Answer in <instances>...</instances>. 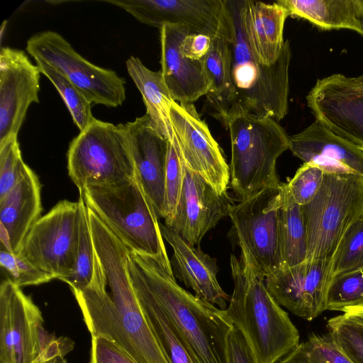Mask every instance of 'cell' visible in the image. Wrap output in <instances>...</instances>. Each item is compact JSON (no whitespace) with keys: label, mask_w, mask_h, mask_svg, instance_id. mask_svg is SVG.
I'll list each match as a JSON object with an SVG mask.
<instances>
[{"label":"cell","mask_w":363,"mask_h":363,"mask_svg":"<svg viewBox=\"0 0 363 363\" xmlns=\"http://www.w3.org/2000/svg\"><path fill=\"white\" fill-rule=\"evenodd\" d=\"M80 220L79 200L60 201L36 221L16 255L62 281L75 265Z\"/></svg>","instance_id":"11"},{"label":"cell","mask_w":363,"mask_h":363,"mask_svg":"<svg viewBox=\"0 0 363 363\" xmlns=\"http://www.w3.org/2000/svg\"><path fill=\"white\" fill-rule=\"evenodd\" d=\"M134 162L135 178L152 203L158 216L164 212V177L167 152L166 139L147 114L125 124Z\"/></svg>","instance_id":"19"},{"label":"cell","mask_w":363,"mask_h":363,"mask_svg":"<svg viewBox=\"0 0 363 363\" xmlns=\"http://www.w3.org/2000/svg\"><path fill=\"white\" fill-rule=\"evenodd\" d=\"M293 155L325 173L354 174L363 177V151L315 121L290 137Z\"/></svg>","instance_id":"21"},{"label":"cell","mask_w":363,"mask_h":363,"mask_svg":"<svg viewBox=\"0 0 363 363\" xmlns=\"http://www.w3.org/2000/svg\"><path fill=\"white\" fill-rule=\"evenodd\" d=\"M91 363H138L112 341L91 337Z\"/></svg>","instance_id":"40"},{"label":"cell","mask_w":363,"mask_h":363,"mask_svg":"<svg viewBox=\"0 0 363 363\" xmlns=\"http://www.w3.org/2000/svg\"><path fill=\"white\" fill-rule=\"evenodd\" d=\"M279 254L281 267H291L307 257V233L303 206L296 203L284 183L279 216Z\"/></svg>","instance_id":"29"},{"label":"cell","mask_w":363,"mask_h":363,"mask_svg":"<svg viewBox=\"0 0 363 363\" xmlns=\"http://www.w3.org/2000/svg\"><path fill=\"white\" fill-rule=\"evenodd\" d=\"M127 267L172 321L199 363H227L226 340L233 324L225 310L181 287L169 259L130 252Z\"/></svg>","instance_id":"2"},{"label":"cell","mask_w":363,"mask_h":363,"mask_svg":"<svg viewBox=\"0 0 363 363\" xmlns=\"http://www.w3.org/2000/svg\"><path fill=\"white\" fill-rule=\"evenodd\" d=\"M184 163V162H183ZM233 202L227 193L219 194L205 179L184 164V181L173 215L164 225L192 246L223 218Z\"/></svg>","instance_id":"18"},{"label":"cell","mask_w":363,"mask_h":363,"mask_svg":"<svg viewBox=\"0 0 363 363\" xmlns=\"http://www.w3.org/2000/svg\"><path fill=\"white\" fill-rule=\"evenodd\" d=\"M184 181V163L174 136L167 142L164 177V212L163 218H170L176 208Z\"/></svg>","instance_id":"36"},{"label":"cell","mask_w":363,"mask_h":363,"mask_svg":"<svg viewBox=\"0 0 363 363\" xmlns=\"http://www.w3.org/2000/svg\"><path fill=\"white\" fill-rule=\"evenodd\" d=\"M146 25L187 27L211 38L230 32L226 0H106Z\"/></svg>","instance_id":"15"},{"label":"cell","mask_w":363,"mask_h":363,"mask_svg":"<svg viewBox=\"0 0 363 363\" xmlns=\"http://www.w3.org/2000/svg\"><path fill=\"white\" fill-rule=\"evenodd\" d=\"M331 260L306 259L281 267L264 279L266 286L280 305L293 314L312 320L325 311L327 290L332 278Z\"/></svg>","instance_id":"16"},{"label":"cell","mask_w":363,"mask_h":363,"mask_svg":"<svg viewBox=\"0 0 363 363\" xmlns=\"http://www.w3.org/2000/svg\"><path fill=\"white\" fill-rule=\"evenodd\" d=\"M243 15L249 44L257 59L264 65L278 60L284 41L288 11L277 1L243 0Z\"/></svg>","instance_id":"24"},{"label":"cell","mask_w":363,"mask_h":363,"mask_svg":"<svg viewBox=\"0 0 363 363\" xmlns=\"http://www.w3.org/2000/svg\"><path fill=\"white\" fill-rule=\"evenodd\" d=\"M233 291L225 311L243 335L259 363H276L299 343L288 313L269 292L264 279L230 256Z\"/></svg>","instance_id":"4"},{"label":"cell","mask_w":363,"mask_h":363,"mask_svg":"<svg viewBox=\"0 0 363 363\" xmlns=\"http://www.w3.org/2000/svg\"><path fill=\"white\" fill-rule=\"evenodd\" d=\"M130 278L148 325L169 363H199L160 305L136 279Z\"/></svg>","instance_id":"28"},{"label":"cell","mask_w":363,"mask_h":363,"mask_svg":"<svg viewBox=\"0 0 363 363\" xmlns=\"http://www.w3.org/2000/svg\"><path fill=\"white\" fill-rule=\"evenodd\" d=\"M88 216L98 262L89 286L72 293L91 337L112 341L138 363H169L133 289L130 250L89 208Z\"/></svg>","instance_id":"1"},{"label":"cell","mask_w":363,"mask_h":363,"mask_svg":"<svg viewBox=\"0 0 363 363\" xmlns=\"http://www.w3.org/2000/svg\"><path fill=\"white\" fill-rule=\"evenodd\" d=\"M342 315L350 323L363 330V306L349 307L344 309Z\"/></svg>","instance_id":"44"},{"label":"cell","mask_w":363,"mask_h":363,"mask_svg":"<svg viewBox=\"0 0 363 363\" xmlns=\"http://www.w3.org/2000/svg\"><path fill=\"white\" fill-rule=\"evenodd\" d=\"M325 172L311 163H303L298 169L286 187L294 201L305 206L315 197L322 186Z\"/></svg>","instance_id":"39"},{"label":"cell","mask_w":363,"mask_h":363,"mask_svg":"<svg viewBox=\"0 0 363 363\" xmlns=\"http://www.w3.org/2000/svg\"><path fill=\"white\" fill-rule=\"evenodd\" d=\"M0 265L7 279L18 287L38 285L55 279L25 258L1 248Z\"/></svg>","instance_id":"35"},{"label":"cell","mask_w":363,"mask_h":363,"mask_svg":"<svg viewBox=\"0 0 363 363\" xmlns=\"http://www.w3.org/2000/svg\"><path fill=\"white\" fill-rule=\"evenodd\" d=\"M40 71L22 50L0 52V146L18 135L27 110L39 103Z\"/></svg>","instance_id":"17"},{"label":"cell","mask_w":363,"mask_h":363,"mask_svg":"<svg viewBox=\"0 0 363 363\" xmlns=\"http://www.w3.org/2000/svg\"><path fill=\"white\" fill-rule=\"evenodd\" d=\"M289 15L325 30L349 29L363 35V0H278Z\"/></svg>","instance_id":"26"},{"label":"cell","mask_w":363,"mask_h":363,"mask_svg":"<svg viewBox=\"0 0 363 363\" xmlns=\"http://www.w3.org/2000/svg\"><path fill=\"white\" fill-rule=\"evenodd\" d=\"M1 248L12 252L9 234L5 228L0 224Z\"/></svg>","instance_id":"45"},{"label":"cell","mask_w":363,"mask_h":363,"mask_svg":"<svg viewBox=\"0 0 363 363\" xmlns=\"http://www.w3.org/2000/svg\"><path fill=\"white\" fill-rule=\"evenodd\" d=\"M81 206L79 245L75 265L71 275L62 281L72 291L84 289L91 283L98 262L88 216L87 206L81 194L78 199Z\"/></svg>","instance_id":"30"},{"label":"cell","mask_w":363,"mask_h":363,"mask_svg":"<svg viewBox=\"0 0 363 363\" xmlns=\"http://www.w3.org/2000/svg\"><path fill=\"white\" fill-rule=\"evenodd\" d=\"M230 26L232 81L236 92L237 116L271 118L277 122L289 111L291 50L284 41L272 65L262 64L249 44L244 23L243 0H226Z\"/></svg>","instance_id":"3"},{"label":"cell","mask_w":363,"mask_h":363,"mask_svg":"<svg viewBox=\"0 0 363 363\" xmlns=\"http://www.w3.org/2000/svg\"><path fill=\"white\" fill-rule=\"evenodd\" d=\"M130 77L140 91L149 116L156 129L168 140L173 138L170 108L175 101L167 87L161 71L153 72L140 59L131 56L126 61Z\"/></svg>","instance_id":"27"},{"label":"cell","mask_w":363,"mask_h":363,"mask_svg":"<svg viewBox=\"0 0 363 363\" xmlns=\"http://www.w3.org/2000/svg\"><path fill=\"white\" fill-rule=\"evenodd\" d=\"M363 306V270L334 276L326 294L325 311Z\"/></svg>","instance_id":"34"},{"label":"cell","mask_w":363,"mask_h":363,"mask_svg":"<svg viewBox=\"0 0 363 363\" xmlns=\"http://www.w3.org/2000/svg\"><path fill=\"white\" fill-rule=\"evenodd\" d=\"M359 270H363V216L347 228L331 259L332 277Z\"/></svg>","instance_id":"33"},{"label":"cell","mask_w":363,"mask_h":363,"mask_svg":"<svg viewBox=\"0 0 363 363\" xmlns=\"http://www.w3.org/2000/svg\"><path fill=\"white\" fill-rule=\"evenodd\" d=\"M42 210L40 180L27 165L21 179L0 199V224L9 234L13 254L18 253Z\"/></svg>","instance_id":"23"},{"label":"cell","mask_w":363,"mask_h":363,"mask_svg":"<svg viewBox=\"0 0 363 363\" xmlns=\"http://www.w3.org/2000/svg\"><path fill=\"white\" fill-rule=\"evenodd\" d=\"M328 333L352 363H363V330L342 315L327 323Z\"/></svg>","instance_id":"37"},{"label":"cell","mask_w":363,"mask_h":363,"mask_svg":"<svg viewBox=\"0 0 363 363\" xmlns=\"http://www.w3.org/2000/svg\"><path fill=\"white\" fill-rule=\"evenodd\" d=\"M212 38L201 33H190L183 39L181 50L184 56L193 60H203L208 53Z\"/></svg>","instance_id":"42"},{"label":"cell","mask_w":363,"mask_h":363,"mask_svg":"<svg viewBox=\"0 0 363 363\" xmlns=\"http://www.w3.org/2000/svg\"><path fill=\"white\" fill-rule=\"evenodd\" d=\"M27 164L23 162L17 136L0 146V199L21 179Z\"/></svg>","instance_id":"38"},{"label":"cell","mask_w":363,"mask_h":363,"mask_svg":"<svg viewBox=\"0 0 363 363\" xmlns=\"http://www.w3.org/2000/svg\"><path fill=\"white\" fill-rule=\"evenodd\" d=\"M130 252L169 259L156 211L136 178L79 193Z\"/></svg>","instance_id":"5"},{"label":"cell","mask_w":363,"mask_h":363,"mask_svg":"<svg viewBox=\"0 0 363 363\" xmlns=\"http://www.w3.org/2000/svg\"><path fill=\"white\" fill-rule=\"evenodd\" d=\"M284 183L267 187L232 205L228 211L242 261L265 279L281 267L279 216Z\"/></svg>","instance_id":"9"},{"label":"cell","mask_w":363,"mask_h":363,"mask_svg":"<svg viewBox=\"0 0 363 363\" xmlns=\"http://www.w3.org/2000/svg\"><path fill=\"white\" fill-rule=\"evenodd\" d=\"M306 101L316 121L363 151V84L355 77L318 79Z\"/></svg>","instance_id":"14"},{"label":"cell","mask_w":363,"mask_h":363,"mask_svg":"<svg viewBox=\"0 0 363 363\" xmlns=\"http://www.w3.org/2000/svg\"><path fill=\"white\" fill-rule=\"evenodd\" d=\"M173 134L184 165L219 194L227 193L230 165L194 104L174 101L170 108Z\"/></svg>","instance_id":"13"},{"label":"cell","mask_w":363,"mask_h":363,"mask_svg":"<svg viewBox=\"0 0 363 363\" xmlns=\"http://www.w3.org/2000/svg\"><path fill=\"white\" fill-rule=\"evenodd\" d=\"M227 363H259L242 333L233 325L226 340Z\"/></svg>","instance_id":"41"},{"label":"cell","mask_w":363,"mask_h":363,"mask_svg":"<svg viewBox=\"0 0 363 363\" xmlns=\"http://www.w3.org/2000/svg\"><path fill=\"white\" fill-rule=\"evenodd\" d=\"M355 79L359 83L363 84V74L358 77H355Z\"/></svg>","instance_id":"46"},{"label":"cell","mask_w":363,"mask_h":363,"mask_svg":"<svg viewBox=\"0 0 363 363\" xmlns=\"http://www.w3.org/2000/svg\"><path fill=\"white\" fill-rule=\"evenodd\" d=\"M67 169L79 193L135 178L125 124L96 119L70 143Z\"/></svg>","instance_id":"8"},{"label":"cell","mask_w":363,"mask_h":363,"mask_svg":"<svg viewBox=\"0 0 363 363\" xmlns=\"http://www.w3.org/2000/svg\"><path fill=\"white\" fill-rule=\"evenodd\" d=\"M160 226L163 238L173 250L171 265L174 275L192 289L196 296L224 310L230 298L217 279L219 269L216 260L187 243L172 229L161 223Z\"/></svg>","instance_id":"22"},{"label":"cell","mask_w":363,"mask_h":363,"mask_svg":"<svg viewBox=\"0 0 363 363\" xmlns=\"http://www.w3.org/2000/svg\"><path fill=\"white\" fill-rule=\"evenodd\" d=\"M190 33L184 26L165 25L160 28V71L172 98L182 104H194L211 87L203 60H191L182 52V42Z\"/></svg>","instance_id":"20"},{"label":"cell","mask_w":363,"mask_h":363,"mask_svg":"<svg viewBox=\"0 0 363 363\" xmlns=\"http://www.w3.org/2000/svg\"><path fill=\"white\" fill-rule=\"evenodd\" d=\"M303 209L306 259L331 260L347 228L363 216V177L325 173L319 191Z\"/></svg>","instance_id":"7"},{"label":"cell","mask_w":363,"mask_h":363,"mask_svg":"<svg viewBox=\"0 0 363 363\" xmlns=\"http://www.w3.org/2000/svg\"><path fill=\"white\" fill-rule=\"evenodd\" d=\"M230 32L212 38L210 49L203 59L211 87L206 95L213 115L227 127L237 116L236 92L232 81Z\"/></svg>","instance_id":"25"},{"label":"cell","mask_w":363,"mask_h":363,"mask_svg":"<svg viewBox=\"0 0 363 363\" xmlns=\"http://www.w3.org/2000/svg\"><path fill=\"white\" fill-rule=\"evenodd\" d=\"M276 363H352L328 333H312Z\"/></svg>","instance_id":"32"},{"label":"cell","mask_w":363,"mask_h":363,"mask_svg":"<svg viewBox=\"0 0 363 363\" xmlns=\"http://www.w3.org/2000/svg\"><path fill=\"white\" fill-rule=\"evenodd\" d=\"M72 348L69 339L55 337L31 363H67L64 357Z\"/></svg>","instance_id":"43"},{"label":"cell","mask_w":363,"mask_h":363,"mask_svg":"<svg viewBox=\"0 0 363 363\" xmlns=\"http://www.w3.org/2000/svg\"><path fill=\"white\" fill-rule=\"evenodd\" d=\"M231 144L230 186L242 200L280 184L277 161L290 149V137L271 118L238 116L227 125Z\"/></svg>","instance_id":"6"},{"label":"cell","mask_w":363,"mask_h":363,"mask_svg":"<svg viewBox=\"0 0 363 363\" xmlns=\"http://www.w3.org/2000/svg\"><path fill=\"white\" fill-rule=\"evenodd\" d=\"M35 62L41 74L49 79L60 94L80 132L84 130L96 120L91 113V104L59 71L41 60H35Z\"/></svg>","instance_id":"31"},{"label":"cell","mask_w":363,"mask_h":363,"mask_svg":"<svg viewBox=\"0 0 363 363\" xmlns=\"http://www.w3.org/2000/svg\"><path fill=\"white\" fill-rule=\"evenodd\" d=\"M38 307L9 279L0 285V363H31L55 338Z\"/></svg>","instance_id":"12"},{"label":"cell","mask_w":363,"mask_h":363,"mask_svg":"<svg viewBox=\"0 0 363 363\" xmlns=\"http://www.w3.org/2000/svg\"><path fill=\"white\" fill-rule=\"evenodd\" d=\"M26 50L35 60L59 71L91 104L117 107L125 100V79L115 71L86 60L58 33L47 30L33 35Z\"/></svg>","instance_id":"10"}]
</instances>
